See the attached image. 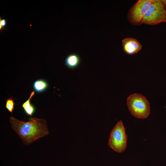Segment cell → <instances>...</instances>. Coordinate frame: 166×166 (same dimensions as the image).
Masks as SVG:
<instances>
[{"label": "cell", "instance_id": "1", "mask_svg": "<svg viewBox=\"0 0 166 166\" xmlns=\"http://www.w3.org/2000/svg\"><path fill=\"white\" fill-rule=\"evenodd\" d=\"M9 119L11 127L26 145L49 134L48 125L44 119L31 117L24 122L11 116Z\"/></svg>", "mask_w": 166, "mask_h": 166}, {"label": "cell", "instance_id": "3", "mask_svg": "<svg viewBox=\"0 0 166 166\" xmlns=\"http://www.w3.org/2000/svg\"><path fill=\"white\" fill-rule=\"evenodd\" d=\"M127 137L121 121L117 122L111 132L108 140L109 146L115 152L121 153L126 149Z\"/></svg>", "mask_w": 166, "mask_h": 166}, {"label": "cell", "instance_id": "2", "mask_svg": "<svg viewBox=\"0 0 166 166\" xmlns=\"http://www.w3.org/2000/svg\"><path fill=\"white\" fill-rule=\"evenodd\" d=\"M126 103L129 111L133 117L144 119L150 115L149 102L143 95L136 93L131 94L128 97Z\"/></svg>", "mask_w": 166, "mask_h": 166}, {"label": "cell", "instance_id": "12", "mask_svg": "<svg viewBox=\"0 0 166 166\" xmlns=\"http://www.w3.org/2000/svg\"><path fill=\"white\" fill-rule=\"evenodd\" d=\"M164 5L166 7V0H161Z\"/></svg>", "mask_w": 166, "mask_h": 166}, {"label": "cell", "instance_id": "10", "mask_svg": "<svg viewBox=\"0 0 166 166\" xmlns=\"http://www.w3.org/2000/svg\"><path fill=\"white\" fill-rule=\"evenodd\" d=\"M14 99L11 97L6 99L5 108L12 114V112L14 108V105H16L14 101Z\"/></svg>", "mask_w": 166, "mask_h": 166}, {"label": "cell", "instance_id": "6", "mask_svg": "<svg viewBox=\"0 0 166 166\" xmlns=\"http://www.w3.org/2000/svg\"><path fill=\"white\" fill-rule=\"evenodd\" d=\"M122 42L124 51L128 54L136 53L142 48V45L135 38H125L122 40Z\"/></svg>", "mask_w": 166, "mask_h": 166}, {"label": "cell", "instance_id": "5", "mask_svg": "<svg viewBox=\"0 0 166 166\" xmlns=\"http://www.w3.org/2000/svg\"><path fill=\"white\" fill-rule=\"evenodd\" d=\"M153 0H139L131 7L127 15V19L131 24L136 26L142 24L144 16Z\"/></svg>", "mask_w": 166, "mask_h": 166}, {"label": "cell", "instance_id": "4", "mask_svg": "<svg viewBox=\"0 0 166 166\" xmlns=\"http://www.w3.org/2000/svg\"><path fill=\"white\" fill-rule=\"evenodd\" d=\"M166 10L161 0H153L144 16L142 24L153 26L164 22Z\"/></svg>", "mask_w": 166, "mask_h": 166}, {"label": "cell", "instance_id": "13", "mask_svg": "<svg viewBox=\"0 0 166 166\" xmlns=\"http://www.w3.org/2000/svg\"><path fill=\"white\" fill-rule=\"evenodd\" d=\"M164 22H166V10L165 18V19H164Z\"/></svg>", "mask_w": 166, "mask_h": 166}, {"label": "cell", "instance_id": "11", "mask_svg": "<svg viewBox=\"0 0 166 166\" xmlns=\"http://www.w3.org/2000/svg\"><path fill=\"white\" fill-rule=\"evenodd\" d=\"M7 22L6 19H2L0 18V30H1L5 28L7 26Z\"/></svg>", "mask_w": 166, "mask_h": 166}, {"label": "cell", "instance_id": "8", "mask_svg": "<svg viewBox=\"0 0 166 166\" xmlns=\"http://www.w3.org/2000/svg\"><path fill=\"white\" fill-rule=\"evenodd\" d=\"M35 93V91H33L27 100L22 105L26 114L31 117L35 112V108L34 106L30 103V100Z\"/></svg>", "mask_w": 166, "mask_h": 166}, {"label": "cell", "instance_id": "9", "mask_svg": "<svg viewBox=\"0 0 166 166\" xmlns=\"http://www.w3.org/2000/svg\"><path fill=\"white\" fill-rule=\"evenodd\" d=\"M48 86L47 82L44 79H39L34 83L33 88L37 93H40L45 90Z\"/></svg>", "mask_w": 166, "mask_h": 166}, {"label": "cell", "instance_id": "7", "mask_svg": "<svg viewBox=\"0 0 166 166\" xmlns=\"http://www.w3.org/2000/svg\"><path fill=\"white\" fill-rule=\"evenodd\" d=\"M81 59L77 53H72L66 57L65 60V65L68 68L73 69L76 68L80 64Z\"/></svg>", "mask_w": 166, "mask_h": 166}]
</instances>
